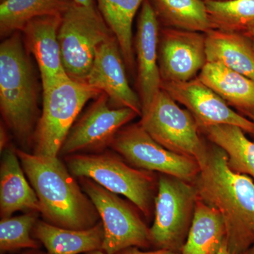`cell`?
Masks as SVG:
<instances>
[{"label":"cell","instance_id":"cell-1","mask_svg":"<svg viewBox=\"0 0 254 254\" xmlns=\"http://www.w3.org/2000/svg\"><path fill=\"white\" fill-rule=\"evenodd\" d=\"M193 185L198 198L218 210L228 250L240 254L254 245V182L232 171L225 152L208 141L206 156Z\"/></svg>","mask_w":254,"mask_h":254},{"label":"cell","instance_id":"cell-2","mask_svg":"<svg viewBox=\"0 0 254 254\" xmlns=\"http://www.w3.org/2000/svg\"><path fill=\"white\" fill-rule=\"evenodd\" d=\"M23 171L41 205L43 220L55 226L83 230L99 222L94 204L58 157L16 148Z\"/></svg>","mask_w":254,"mask_h":254},{"label":"cell","instance_id":"cell-3","mask_svg":"<svg viewBox=\"0 0 254 254\" xmlns=\"http://www.w3.org/2000/svg\"><path fill=\"white\" fill-rule=\"evenodd\" d=\"M30 53L21 32L7 37L0 46V110L3 123L21 149L33 146L38 120V89Z\"/></svg>","mask_w":254,"mask_h":254},{"label":"cell","instance_id":"cell-4","mask_svg":"<svg viewBox=\"0 0 254 254\" xmlns=\"http://www.w3.org/2000/svg\"><path fill=\"white\" fill-rule=\"evenodd\" d=\"M64 160L73 176L91 179L110 191L124 195L145 218L153 216L158 187L154 172L134 168L116 152L107 150L67 155Z\"/></svg>","mask_w":254,"mask_h":254},{"label":"cell","instance_id":"cell-5","mask_svg":"<svg viewBox=\"0 0 254 254\" xmlns=\"http://www.w3.org/2000/svg\"><path fill=\"white\" fill-rule=\"evenodd\" d=\"M101 93L69 77L43 89V110L33 136V153L59 156L64 141L83 107Z\"/></svg>","mask_w":254,"mask_h":254},{"label":"cell","instance_id":"cell-6","mask_svg":"<svg viewBox=\"0 0 254 254\" xmlns=\"http://www.w3.org/2000/svg\"><path fill=\"white\" fill-rule=\"evenodd\" d=\"M114 34L98 9L72 2L62 16L58 40L68 77L85 83L98 48Z\"/></svg>","mask_w":254,"mask_h":254},{"label":"cell","instance_id":"cell-7","mask_svg":"<svg viewBox=\"0 0 254 254\" xmlns=\"http://www.w3.org/2000/svg\"><path fill=\"white\" fill-rule=\"evenodd\" d=\"M140 118L138 123L159 144L177 154L195 158L199 165L203 163L208 141L190 112L180 108L163 88Z\"/></svg>","mask_w":254,"mask_h":254},{"label":"cell","instance_id":"cell-8","mask_svg":"<svg viewBox=\"0 0 254 254\" xmlns=\"http://www.w3.org/2000/svg\"><path fill=\"white\" fill-rule=\"evenodd\" d=\"M198 193L193 183L170 175L158 176L150 243L158 250L181 254L190 232Z\"/></svg>","mask_w":254,"mask_h":254},{"label":"cell","instance_id":"cell-9","mask_svg":"<svg viewBox=\"0 0 254 254\" xmlns=\"http://www.w3.org/2000/svg\"><path fill=\"white\" fill-rule=\"evenodd\" d=\"M82 190L89 197L104 228L102 251L117 254L128 247H151L150 228L133 203L100 186L91 179L78 177Z\"/></svg>","mask_w":254,"mask_h":254},{"label":"cell","instance_id":"cell-10","mask_svg":"<svg viewBox=\"0 0 254 254\" xmlns=\"http://www.w3.org/2000/svg\"><path fill=\"white\" fill-rule=\"evenodd\" d=\"M110 148L134 168L170 175L193 183L200 173L199 163L159 144L139 123L123 127Z\"/></svg>","mask_w":254,"mask_h":254},{"label":"cell","instance_id":"cell-11","mask_svg":"<svg viewBox=\"0 0 254 254\" xmlns=\"http://www.w3.org/2000/svg\"><path fill=\"white\" fill-rule=\"evenodd\" d=\"M137 116L130 108H112L108 95L101 93L71 127L59 156L105 151L118 132Z\"/></svg>","mask_w":254,"mask_h":254},{"label":"cell","instance_id":"cell-12","mask_svg":"<svg viewBox=\"0 0 254 254\" xmlns=\"http://www.w3.org/2000/svg\"><path fill=\"white\" fill-rule=\"evenodd\" d=\"M162 88L190 112L200 128L216 125H234L254 136L253 120L235 112L198 76L189 81L162 82Z\"/></svg>","mask_w":254,"mask_h":254},{"label":"cell","instance_id":"cell-13","mask_svg":"<svg viewBox=\"0 0 254 254\" xmlns=\"http://www.w3.org/2000/svg\"><path fill=\"white\" fill-rule=\"evenodd\" d=\"M158 53L162 82L190 81L207 63L205 33L161 28Z\"/></svg>","mask_w":254,"mask_h":254},{"label":"cell","instance_id":"cell-14","mask_svg":"<svg viewBox=\"0 0 254 254\" xmlns=\"http://www.w3.org/2000/svg\"><path fill=\"white\" fill-rule=\"evenodd\" d=\"M85 83L108 95L112 108H130L141 117V100L128 83L126 64L115 36L98 48Z\"/></svg>","mask_w":254,"mask_h":254},{"label":"cell","instance_id":"cell-15","mask_svg":"<svg viewBox=\"0 0 254 254\" xmlns=\"http://www.w3.org/2000/svg\"><path fill=\"white\" fill-rule=\"evenodd\" d=\"M160 30L151 2L144 0L137 21L134 41L137 88L142 111L150 106L162 88L158 53Z\"/></svg>","mask_w":254,"mask_h":254},{"label":"cell","instance_id":"cell-16","mask_svg":"<svg viewBox=\"0 0 254 254\" xmlns=\"http://www.w3.org/2000/svg\"><path fill=\"white\" fill-rule=\"evenodd\" d=\"M63 15L33 18L24 26L23 42L39 68L43 89L68 77L62 61L58 31Z\"/></svg>","mask_w":254,"mask_h":254},{"label":"cell","instance_id":"cell-17","mask_svg":"<svg viewBox=\"0 0 254 254\" xmlns=\"http://www.w3.org/2000/svg\"><path fill=\"white\" fill-rule=\"evenodd\" d=\"M0 216L11 217L18 211L41 212L36 191L26 180L16 148L9 145L1 153Z\"/></svg>","mask_w":254,"mask_h":254},{"label":"cell","instance_id":"cell-18","mask_svg":"<svg viewBox=\"0 0 254 254\" xmlns=\"http://www.w3.org/2000/svg\"><path fill=\"white\" fill-rule=\"evenodd\" d=\"M238 113L254 120V81L220 63H207L198 76Z\"/></svg>","mask_w":254,"mask_h":254},{"label":"cell","instance_id":"cell-19","mask_svg":"<svg viewBox=\"0 0 254 254\" xmlns=\"http://www.w3.org/2000/svg\"><path fill=\"white\" fill-rule=\"evenodd\" d=\"M32 235L46 248L48 254H87L102 250L104 228L101 221L91 228L76 230L55 226L38 220Z\"/></svg>","mask_w":254,"mask_h":254},{"label":"cell","instance_id":"cell-20","mask_svg":"<svg viewBox=\"0 0 254 254\" xmlns=\"http://www.w3.org/2000/svg\"><path fill=\"white\" fill-rule=\"evenodd\" d=\"M207 63H220L254 81V47L243 33L211 30L205 33Z\"/></svg>","mask_w":254,"mask_h":254},{"label":"cell","instance_id":"cell-21","mask_svg":"<svg viewBox=\"0 0 254 254\" xmlns=\"http://www.w3.org/2000/svg\"><path fill=\"white\" fill-rule=\"evenodd\" d=\"M225 237L226 230L220 214L198 198L181 254H217Z\"/></svg>","mask_w":254,"mask_h":254},{"label":"cell","instance_id":"cell-22","mask_svg":"<svg viewBox=\"0 0 254 254\" xmlns=\"http://www.w3.org/2000/svg\"><path fill=\"white\" fill-rule=\"evenodd\" d=\"M100 14L118 40L127 69L134 74L136 67L132 26L144 0H96Z\"/></svg>","mask_w":254,"mask_h":254},{"label":"cell","instance_id":"cell-23","mask_svg":"<svg viewBox=\"0 0 254 254\" xmlns=\"http://www.w3.org/2000/svg\"><path fill=\"white\" fill-rule=\"evenodd\" d=\"M200 131L208 141L225 152L227 163L232 171L254 180V142L245 136L240 127L216 125L200 128Z\"/></svg>","mask_w":254,"mask_h":254},{"label":"cell","instance_id":"cell-24","mask_svg":"<svg viewBox=\"0 0 254 254\" xmlns=\"http://www.w3.org/2000/svg\"><path fill=\"white\" fill-rule=\"evenodd\" d=\"M72 0H4L0 4V35L7 38L21 32L33 18L63 15Z\"/></svg>","mask_w":254,"mask_h":254},{"label":"cell","instance_id":"cell-25","mask_svg":"<svg viewBox=\"0 0 254 254\" xmlns=\"http://www.w3.org/2000/svg\"><path fill=\"white\" fill-rule=\"evenodd\" d=\"M163 28L207 33L211 31L204 0H150Z\"/></svg>","mask_w":254,"mask_h":254},{"label":"cell","instance_id":"cell-26","mask_svg":"<svg viewBox=\"0 0 254 254\" xmlns=\"http://www.w3.org/2000/svg\"><path fill=\"white\" fill-rule=\"evenodd\" d=\"M212 30L242 33L254 23V0H204Z\"/></svg>","mask_w":254,"mask_h":254},{"label":"cell","instance_id":"cell-27","mask_svg":"<svg viewBox=\"0 0 254 254\" xmlns=\"http://www.w3.org/2000/svg\"><path fill=\"white\" fill-rule=\"evenodd\" d=\"M38 212H28L22 215L1 219L0 252L1 254L22 249H40L41 242L32 235L39 216Z\"/></svg>","mask_w":254,"mask_h":254},{"label":"cell","instance_id":"cell-28","mask_svg":"<svg viewBox=\"0 0 254 254\" xmlns=\"http://www.w3.org/2000/svg\"><path fill=\"white\" fill-rule=\"evenodd\" d=\"M139 249L136 247H128V248L122 250L121 252L117 254H181L166 250H158V249H156V250L153 251L143 252V251L140 250Z\"/></svg>","mask_w":254,"mask_h":254},{"label":"cell","instance_id":"cell-29","mask_svg":"<svg viewBox=\"0 0 254 254\" xmlns=\"http://www.w3.org/2000/svg\"><path fill=\"white\" fill-rule=\"evenodd\" d=\"M6 125L2 121L0 125V152L1 153L4 151L5 148H7L9 144V136L6 130Z\"/></svg>","mask_w":254,"mask_h":254},{"label":"cell","instance_id":"cell-30","mask_svg":"<svg viewBox=\"0 0 254 254\" xmlns=\"http://www.w3.org/2000/svg\"><path fill=\"white\" fill-rule=\"evenodd\" d=\"M217 254H254V245L252 246L248 250L245 251V252H242V253L234 254L232 253V252L228 250L226 240L225 239L223 243L222 244L221 247H220V250H219Z\"/></svg>","mask_w":254,"mask_h":254},{"label":"cell","instance_id":"cell-31","mask_svg":"<svg viewBox=\"0 0 254 254\" xmlns=\"http://www.w3.org/2000/svg\"><path fill=\"white\" fill-rule=\"evenodd\" d=\"M73 2L91 9H97L94 0H72Z\"/></svg>","mask_w":254,"mask_h":254},{"label":"cell","instance_id":"cell-32","mask_svg":"<svg viewBox=\"0 0 254 254\" xmlns=\"http://www.w3.org/2000/svg\"><path fill=\"white\" fill-rule=\"evenodd\" d=\"M242 33L249 38H254V23L250 25Z\"/></svg>","mask_w":254,"mask_h":254},{"label":"cell","instance_id":"cell-33","mask_svg":"<svg viewBox=\"0 0 254 254\" xmlns=\"http://www.w3.org/2000/svg\"><path fill=\"white\" fill-rule=\"evenodd\" d=\"M21 254H48V253L40 249H29V250L25 251Z\"/></svg>","mask_w":254,"mask_h":254},{"label":"cell","instance_id":"cell-34","mask_svg":"<svg viewBox=\"0 0 254 254\" xmlns=\"http://www.w3.org/2000/svg\"><path fill=\"white\" fill-rule=\"evenodd\" d=\"M86 254H106L102 250H98V251H95V252H89V253H87Z\"/></svg>","mask_w":254,"mask_h":254},{"label":"cell","instance_id":"cell-35","mask_svg":"<svg viewBox=\"0 0 254 254\" xmlns=\"http://www.w3.org/2000/svg\"><path fill=\"white\" fill-rule=\"evenodd\" d=\"M252 42H253V45H254V38H252Z\"/></svg>","mask_w":254,"mask_h":254},{"label":"cell","instance_id":"cell-36","mask_svg":"<svg viewBox=\"0 0 254 254\" xmlns=\"http://www.w3.org/2000/svg\"><path fill=\"white\" fill-rule=\"evenodd\" d=\"M1 1H4V0H1Z\"/></svg>","mask_w":254,"mask_h":254},{"label":"cell","instance_id":"cell-37","mask_svg":"<svg viewBox=\"0 0 254 254\" xmlns=\"http://www.w3.org/2000/svg\"><path fill=\"white\" fill-rule=\"evenodd\" d=\"M253 121L254 122V120H253ZM253 137H254V136H253Z\"/></svg>","mask_w":254,"mask_h":254}]
</instances>
